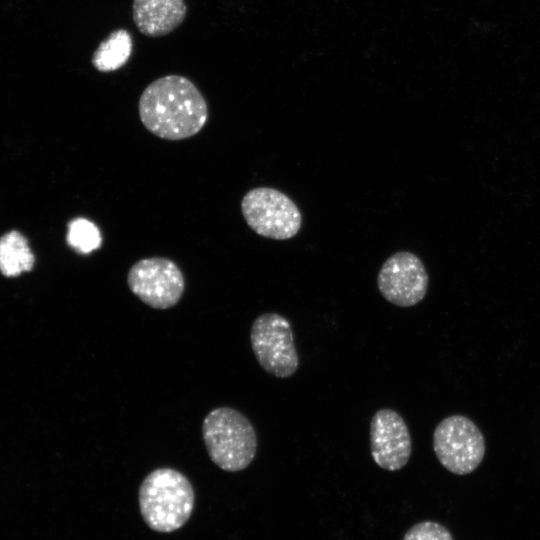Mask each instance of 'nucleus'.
Segmentation results:
<instances>
[{"mask_svg": "<svg viewBox=\"0 0 540 540\" xmlns=\"http://www.w3.org/2000/svg\"><path fill=\"white\" fill-rule=\"evenodd\" d=\"M138 112L150 133L172 141L196 135L208 119L200 90L188 78L175 74L155 79L143 90Z\"/></svg>", "mask_w": 540, "mask_h": 540, "instance_id": "obj_1", "label": "nucleus"}, {"mask_svg": "<svg viewBox=\"0 0 540 540\" xmlns=\"http://www.w3.org/2000/svg\"><path fill=\"white\" fill-rule=\"evenodd\" d=\"M138 500L148 527L156 532L169 533L188 521L194 508L195 494L184 474L164 467L151 471L144 478Z\"/></svg>", "mask_w": 540, "mask_h": 540, "instance_id": "obj_2", "label": "nucleus"}, {"mask_svg": "<svg viewBox=\"0 0 540 540\" xmlns=\"http://www.w3.org/2000/svg\"><path fill=\"white\" fill-rule=\"evenodd\" d=\"M202 436L211 461L220 469L247 468L257 451V435L250 420L232 407L211 410L203 420Z\"/></svg>", "mask_w": 540, "mask_h": 540, "instance_id": "obj_3", "label": "nucleus"}, {"mask_svg": "<svg viewBox=\"0 0 540 540\" xmlns=\"http://www.w3.org/2000/svg\"><path fill=\"white\" fill-rule=\"evenodd\" d=\"M241 212L255 233L274 240L294 237L302 224L301 212L294 201L271 187L249 190L241 200Z\"/></svg>", "mask_w": 540, "mask_h": 540, "instance_id": "obj_4", "label": "nucleus"}, {"mask_svg": "<svg viewBox=\"0 0 540 540\" xmlns=\"http://www.w3.org/2000/svg\"><path fill=\"white\" fill-rule=\"evenodd\" d=\"M433 450L441 465L456 475L476 470L484 459L485 440L477 425L464 415H451L436 426Z\"/></svg>", "mask_w": 540, "mask_h": 540, "instance_id": "obj_5", "label": "nucleus"}, {"mask_svg": "<svg viewBox=\"0 0 540 540\" xmlns=\"http://www.w3.org/2000/svg\"><path fill=\"white\" fill-rule=\"evenodd\" d=\"M253 354L268 374L289 378L299 367L292 326L287 318L267 312L259 315L250 331Z\"/></svg>", "mask_w": 540, "mask_h": 540, "instance_id": "obj_6", "label": "nucleus"}, {"mask_svg": "<svg viewBox=\"0 0 540 540\" xmlns=\"http://www.w3.org/2000/svg\"><path fill=\"white\" fill-rule=\"evenodd\" d=\"M130 291L144 304L155 309L175 306L185 290V279L177 264L165 257L143 258L127 274Z\"/></svg>", "mask_w": 540, "mask_h": 540, "instance_id": "obj_7", "label": "nucleus"}, {"mask_svg": "<svg viewBox=\"0 0 540 540\" xmlns=\"http://www.w3.org/2000/svg\"><path fill=\"white\" fill-rule=\"evenodd\" d=\"M428 284V273L422 261L408 251H400L387 258L377 276L382 296L399 307H411L422 301Z\"/></svg>", "mask_w": 540, "mask_h": 540, "instance_id": "obj_8", "label": "nucleus"}, {"mask_svg": "<svg viewBox=\"0 0 540 540\" xmlns=\"http://www.w3.org/2000/svg\"><path fill=\"white\" fill-rule=\"evenodd\" d=\"M370 450L374 462L382 469L397 471L408 463L411 435L398 412L383 408L374 413L370 422Z\"/></svg>", "mask_w": 540, "mask_h": 540, "instance_id": "obj_9", "label": "nucleus"}, {"mask_svg": "<svg viewBox=\"0 0 540 540\" xmlns=\"http://www.w3.org/2000/svg\"><path fill=\"white\" fill-rule=\"evenodd\" d=\"M184 0H133L132 14L137 29L149 37L167 35L184 21Z\"/></svg>", "mask_w": 540, "mask_h": 540, "instance_id": "obj_10", "label": "nucleus"}, {"mask_svg": "<svg viewBox=\"0 0 540 540\" xmlns=\"http://www.w3.org/2000/svg\"><path fill=\"white\" fill-rule=\"evenodd\" d=\"M35 256L28 239L18 230H10L0 236V273L8 278L30 272Z\"/></svg>", "mask_w": 540, "mask_h": 540, "instance_id": "obj_11", "label": "nucleus"}, {"mask_svg": "<svg viewBox=\"0 0 540 540\" xmlns=\"http://www.w3.org/2000/svg\"><path fill=\"white\" fill-rule=\"evenodd\" d=\"M132 46V37L127 30H115L94 51L92 64L100 72L118 70L129 60Z\"/></svg>", "mask_w": 540, "mask_h": 540, "instance_id": "obj_12", "label": "nucleus"}, {"mask_svg": "<svg viewBox=\"0 0 540 540\" xmlns=\"http://www.w3.org/2000/svg\"><path fill=\"white\" fill-rule=\"evenodd\" d=\"M67 227V243L78 253L88 254L101 246L102 237L99 228L86 218H74L69 221Z\"/></svg>", "mask_w": 540, "mask_h": 540, "instance_id": "obj_13", "label": "nucleus"}, {"mask_svg": "<svg viewBox=\"0 0 540 540\" xmlns=\"http://www.w3.org/2000/svg\"><path fill=\"white\" fill-rule=\"evenodd\" d=\"M403 540H453V537L443 525L433 521H424L412 526L404 535Z\"/></svg>", "mask_w": 540, "mask_h": 540, "instance_id": "obj_14", "label": "nucleus"}]
</instances>
